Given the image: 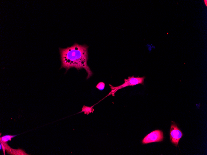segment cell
I'll use <instances>...</instances> for the list:
<instances>
[{
    "label": "cell",
    "instance_id": "5b68a950",
    "mask_svg": "<svg viewBox=\"0 0 207 155\" xmlns=\"http://www.w3.org/2000/svg\"><path fill=\"white\" fill-rule=\"evenodd\" d=\"M6 149L8 153L10 155H29L26 153L24 151L21 149H15L10 148L9 145L6 148Z\"/></svg>",
    "mask_w": 207,
    "mask_h": 155
},
{
    "label": "cell",
    "instance_id": "ba28073f",
    "mask_svg": "<svg viewBox=\"0 0 207 155\" xmlns=\"http://www.w3.org/2000/svg\"><path fill=\"white\" fill-rule=\"evenodd\" d=\"M96 87L100 90H102L105 88V84L103 82H100L97 85Z\"/></svg>",
    "mask_w": 207,
    "mask_h": 155
},
{
    "label": "cell",
    "instance_id": "52a82bcc",
    "mask_svg": "<svg viewBox=\"0 0 207 155\" xmlns=\"http://www.w3.org/2000/svg\"><path fill=\"white\" fill-rule=\"evenodd\" d=\"M16 135H6L0 138L1 143H5L9 141H11V139Z\"/></svg>",
    "mask_w": 207,
    "mask_h": 155
},
{
    "label": "cell",
    "instance_id": "9c48e42d",
    "mask_svg": "<svg viewBox=\"0 0 207 155\" xmlns=\"http://www.w3.org/2000/svg\"><path fill=\"white\" fill-rule=\"evenodd\" d=\"M204 2L205 4L206 5V6L207 7V0H204Z\"/></svg>",
    "mask_w": 207,
    "mask_h": 155
},
{
    "label": "cell",
    "instance_id": "8992f818",
    "mask_svg": "<svg viewBox=\"0 0 207 155\" xmlns=\"http://www.w3.org/2000/svg\"><path fill=\"white\" fill-rule=\"evenodd\" d=\"M93 106L92 107H88L84 105L82 109V111L80 113L84 112L85 114L88 115L90 113H93L94 111Z\"/></svg>",
    "mask_w": 207,
    "mask_h": 155
},
{
    "label": "cell",
    "instance_id": "7a4b0ae2",
    "mask_svg": "<svg viewBox=\"0 0 207 155\" xmlns=\"http://www.w3.org/2000/svg\"><path fill=\"white\" fill-rule=\"evenodd\" d=\"M145 78V76L140 77H135L134 76H132L129 77L128 79H125L124 83L120 86L114 87L110 84H109L111 89V91L109 93V94L102 100L110 95L114 97L116 92L118 90L125 87L129 86H133L136 85L140 84L144 85V81Z\"/></svg>",
    "mask_w": 207,
    "mask_h": 155
},
{
    "label": "cell",
    "instance_id": "277c9868",
    "mask_svg": "<svg viewBox=\"0 0 207 155\" xmlns=\"http://www.w3.org/2000/svg\"><path fill=\"white\" fill-rule=\"evenodd\" d=\"M170 135L171 143L177 146L183 134L177 125L173 123L171 126Z\"/></svg>",
    "mask_w": 207,
    "mask_h": 155
},
{
    "label": "cell",
    "instance_id": "3957f363",
    "mask_svg": "<svg viewBox=\"0 0 207 155\" xmlns=\"http://www.w3.org/2000/svg\"><path fill=\"white\" fill-rule=\"evenodd\" d=\"M164 139L163 133L161 130H157L152 132L146 136L142 141L143 144L160 142Z\"/></svg>",
    "mask_w": 207,
    "mask_h": 155
},
{
    "label": "cell",
    "instance_id": "6da1fadb",
    "mask_svg": "<svg viewBox=\"0 0 207 155\" xmlns=\"http://www.w3.org/2000/svg\"><path fill=\"white\" fill-rule=\"evenodd\" d=\"M88 48L86 45H80L75 43L66 48H60L61 68H64L67 71L71 68H75L78 70L84 69L88 74L86 79L90 78L93 73L87 65Z\"/></svg>",
    "mask_w": 207,
    "mask_h": 155
}]
</instances>
